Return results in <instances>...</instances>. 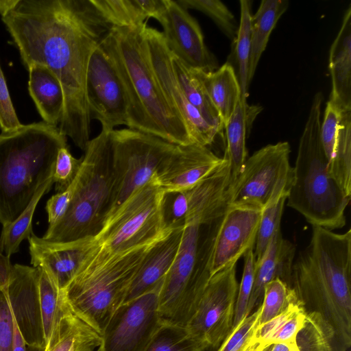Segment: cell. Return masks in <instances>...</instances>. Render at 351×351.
I'll use <instances>...</instances> for the list:
<instances>
[{
  "label": "cell",
  "mask_w": 351,
  "mask_h": 351,
  "mask_svg": "<svg viewBox=\"0 0 351 351\" xmlns=\"http://www.w3.org/2000/svg\"><path fill=\"white\" fill-rule=\"evenodd\" d=\"M1 20L23 65L47 67L64 93L59 130L85 151L91 119L86 80L91 55L112 27L90 0H19Z\"/></svg>",
  "instance_id": "6da1fadb"
},
{
  "label": "cell",
  "mask_w": 351,
  "mask_h": 351,
  "mask_svg": "<svg viewBox=\"0 0 351 351\" xmlns=\"http://www.w3.org/2000/svg\"><path fill=\"white\" fill-rule=\"evenodd\" d=\"M290 287L306 313H319L335 332V351L351 346V230L312 226L308 245L294 259Z\"/></svg>",
  "instance_id": "7a4b0ae2"
},
{
  "label": "cell",
  "mask_w": 351,
  "mask_h": 351,
  "mask_svg": "<svg viewBox=\"0 0 351 351\" xmlns=\"http://www.w3.org/2000/svg\"><path fill=\"white\" fill-rule=\"evenodd\" d=\"M146 26L112 27L101 41L125 90L128 126L177 145L194 143L156 77L145 38Z\"/></svg>",
  "instance_id": "3957f363"
},
{
  "label": "cell",
  "mask_w": 351,
  "mask_h": 351,
  "mask_svg": "<svg viewBox=\"0 0 351 351\" xmlns=\"http://www.w3.org/2000/svg\"><path fill=\"white\" fill-rule=\"evenodd\" d=\"M67 146L58 127L44 121L0 134V223L14 221L39 187L53 178L58 152Z\"/></svg>",
  "instance_id": "277c9868"
},
{
  "label": "cell",
  "mask_w": 351,
  "mask_h": 351,
  "mask_svg": "<svg viewBox=\"0 0 351 351\" xmlns=\"http://www.w3.org/2000/svg\"><path fill=\"white\" fill-rule=\"evenodd\" d=\"M156 241L112 253L101 248L94 238L77 274L62 291L70 310L101 335L114 312L124 302L147 252Z\"/></svg>",
  "instance_id": "5b68a950"
},
{
  "label": "cell",
  "mask_w": 351,
  "mask_h": 351,
  "mask_svg": "<svg viewBox=\"0 0 351 351\" xmlns=\"http://www.w3.org/2000/svg\"><path fill=\"white\" fill-rule=\"evenodd\" d=\"M323 94H315L300 138L293 180L287 206L300 213L312 226L330 230L343 228L348 197L330 176L320 141Z\"/></svg>",
  "instance_id": "8992f818"
},
{
  "label": "cell",
  "mask_w": 351,
  "mask_h": 351,
  "mask_svg": "<svg viewBox=\"0 0 351 351\" xmlns=\"http://www.w3.org/2000/svg\"><path fill=\"white\" fill-rule=\"evenodd\" d=\"M111 132L101 130L88 143L80 171L73 181L69 209L60 221L48 227L44 239L66 243L95 237L101 230L114 198Z\"/></svg>",
  "instance_id": "52a82bcc"
},
{
  "label": "cell",
  "mask_w": 351,
  "mask_h": 351,
  "mask_svg": "<svg viewBox=\"0 0 351 351\" xmlns=\"http://www.w3.org/2000/svg\"><path fill=\"white\" fill-rule=\"evenodd\" d=\"M221 217L210 224L186 219L177 257L158 293L163 324L186 327L211 278L210 256Z\"/></svg>",
  "instance_id": "ba28073f"
},
{
  "label": "cell",
  "mask_w": 351,
  "mask_h": 351,
  "mask_svg": "<svg viewBox=\"0 0 351 351\" xmlns=\"http://www.w3.org/2000/svg\"><path fill=\"white\" fill-rule=\"evenodd\" d=\"M288 142L269 144L247 158L226 191L227 206L263 210L288 196L293 180Z\"/></svg>",
  "instance_id": "9c48e42d"
},
{
  "label": "cell",
  "mask_w": 351,
  "mask_h": 351,
  "mask_svg": "<svg viewBox=\"0 0 351 351\" xmlns=\"http://www.w3.org/2000/svg\"><path fill=\"white\" fill-rule=\"evenodd\" d=\"M111 142L114 188L113 202L107 219L135 191L152 179L178 146L130 128L113 130Z\"/></svg>",
  "instance_id": "30bf717a"
},
{
  "label": "cell",
  "mask_w": 351,
  "mask_h": 351,
  "mask_svg": "<svg viewBox=\"0 0 351 351\" xmlns=\"http://www.w3.org/2000/svg\"><path fill=\"white\" fill-rule=\"evenodd\" d=\"M163 191L153 178L135 191L105 222L95 240L103 249L118 253L159 239L167 230L163 226Z\"/></svg>",
  "instance_id": "8fae6325"
},
{
  "label": "cell",
  "mask_w": 351,
  "mask_h": 351,
  "mask_svg": "<svg viewBox=\"0 0 351 351\" xmlns=\"http://www.w3.org/2000/svg\"><path fill=\"white\" fill-rule=\"evenodd\" d=\"M161 285L117 308L101 335L97 351H145L162 324L158 309Z\"/></svg>",
  "instance_id": "7c38bea8"
},
{
  "label": "cell",
  "mask_w": 351,
  "mask_h": 351,
  "mask_svg": "<svg viewBox=\"0 0 351 351\" xmlns=\"http://www.w3.org/2000/svg\"><path fill=\"white\" fill-rule=\"evenodd\" d=\"M236 273L237 263H233L211 276L186 327L210 348L219 346L232 327L239 289Z\"/></svg>",
  "instance_id": "4fadbf2b"
},
{
  "label": "cell",
  "mask_w": 351,
  "mask_h": 351,
  "mask_svg": "<svg viewBox=\"0 0 351 351\" xmlns=\"http://www.w3.org/2000/svg\"><path fill=\"white\" fill-rule=\"evenodd\" d=\"M86 93L90 119H97L101 130L111 132L120 125L128 126L125 90L118 73L101 42L88 65Z\"/></svg>",
  "instance_id": "5bb4252c"
},
{
  "label": "cell",
  "mask_w": 351,
  "mask_h": 351,
  "mask_svg": "<svg viewBox=\"0 0 351 351\" xmlns=\"http://www.w3.org/2000/svg\"><path fill=\"white\" fill-rule=\"evenodd\" d=\"M145 34L153 69L169 105L184 123L193 142L208 147L221 133L187 100L176 77L172 54L162 32L147 25Z\"/></svg>",
  "instance_id": "9a60e30c"
},
{
  "label": "cell",
  "mask_w": 351,
  "mask_h": 351,
  "mask_svg": "<svg viewBox=\"0 0 351 351\" xmlns=\"http://www.w3.org/2000/svg\"><path fill=\"white\" fill-rule=\"evenodd\" d=\"M170 52L189 67L205 72L219 68L215 56L206 47L197 22L177 1L166 0L157 20Z\"/></svg>",
  "instance_id": "2e32d148"
},
{
  "label": "cell",
  "mask_w": 351,
  "mask_h": 351,
  "mask_svg": "<svg viewBox=\"0 0 351 351\" xmlns=\"http://www.w3.org/2000/svg\"><path fill=\"white\" fill-rule=\"evenodd\" d=\"M263 210L227 206L215 235L210 256L211 276L254 248Z\"/></svg>",
  "instance_id": "e0dca14e"
},
{
  "label": "cell",
  "mask_w": 351,
  "mask_h": 351,
  "mask_svg": "<svg viewBox=\"0 0 351 351\" xmlns=\"http://www.w3.org/2000/svg\"><path fill=\"white\" fill-rule=\"evenodd\" d=\"M38 269L20 264L13 265L8 287L12 311L26 344L44 350V337L39 299Z\"/></svg>",
  "instance_id": "ac0fdd59"
},
{
  "label": "cell",
  "mask_w": 351,
  "mask_h": 351,
  "mask_svg": "<svg viewBox=\"0 0 351 351\" xmlns=\"http://www.w3.org/2000/svg\"><path fill=\"white\" fill-rule=\"evenodd\" d=\"M208 147L192 143L178 145L153 177L164 191H186L217 171L225 162Z\"/></svg>",
  "instance_id": "d6986e66"
},
{
  "label": "cell",
  "mask_w": 351,
  "mask_h": 351,
  "mask_svg": "<svg viewBox=\"0 0 351 351\" xmlns=\"http://www.w3.org/2000/svg\"><path fill=\"white\" fill-rule=\"evenodd\" d=\"M28 241L31 264L46 270L63 291L77 274L93 244L94 237L54 243L33 233Z\"/></svg>",
  "instance_id": "ffe728a7"
},
{
  "label": "cell",
  "mask_w": 351,
  "mask_h": 351,
  "mask_svg": "<svg viewBox=\"0 0 351 351\" xmlns=\"http://www.w3.org/2000/svg\"><path fill=\"white\" fill-rule=\"evenodd\" d=\"M184 226L167 231L147 252L124 300H133L159 287L178 253Z\"/></svg>",
  "instance_id": "44dd1931"
},
{
  "label": "cell",
  "mask_w": 351,
  "mask_h": 351,
  "mask_svg": "<svg viewBox=\"0 0 351 351\" xmlns=\"http://www.w3.org/2000/svg\"><path fill=\"white\" fill-rule=\"evenodd\" d=\"M295 246L282 238L279 228L270 241L261 259L255 263L253 287L247 307L248 316L253 308L263 301L264 289L267 283L278 278L290 287Z\"/></svg>",
  "instance_id": "7402d4cb"
},
{
  "label": "cell",
  "mask_w": 351,
  "mask_h": 351,
  "mask_svg": "<svg viewBox=\"0 0 351 351\" xmlns=\"http://www.w3.org/2000/svg\"><path fill=\"white\" fill-rule=\"evenodd\" d=\"M328 69L332 81L329 100L343 112H351V5L330 47Z\"/></svg>",
  "instance_id": "603a6c76"
},
{
  "label": "cell",
  "mask_w": 351,
  "mask_h": 351,
  "mask_svg": "<svg viewBox=\"0 0 351 351\" xmlns=\"http://www.w3.org/2000/svg\"><path fill=\"white\" fill-rule=\"evenodd\" d=\"M263 109L262 106L250 105L247 100L241 98L224 125L227 143L225 156L229 164L230 185L235 180L247 158L246 140L255 119Z\"/></svg>",
  "instance_id": "cb8c5ba5"
},
{
  "label": "cell",
  "mask_w": 351,
  "mask_h": 351,
  "mask_svg": "<svg viewBox=\"0 0 351 351\" xmlns=\"http://www.w3.org/2000/svg\"><path fill=\"white\" fill-rule=\"evenodd\" d=\"M29 71L28 90L43 121L59 125L64 110V93L60 82L45 66L34 64Z\"/></svg>",
  "instance_id": "d4e9b609"
},
{
  "label": "cell",
  "mask_w": 351,
  "mask_h": 351,
  "mask_svg": "<svg viewBox=\"0 0 351 351\" xmlns=\"http://www.w3.org/2000/svg\"><path fill=\"white\" fill-rule=\"evenodd\" d=\"M105 21L112 27L139 28L149 18L158 20L166 0H90Z\"/></svg>",
  "instance_id": "484cf974"
},
{
  "label": "cell",
  "mask_w": 351,
  "mask_h": 351,
  "mask_svg": "<svg viewBox=\"0 0 351 351\" xmlns=\"http://www.w3.org/2000/svg\"><path fill=\"white\" fill-rule=\"evenodd\" d=\"M101 343V335L66 304L43 351H97Z\"/></svg>",
  "instance_id": "4316f807"
},
{
  "label": "cell",
  "mask_w": 351,
  "mask_h": 351,
  "mask_svg": "<svg viewBox=\"0 0 351 351\" xmlns=\"http://www.w3.org/2000/svg\"><path fill=\"white\" fill-rule=\"evenodd\" d=\"M221 123L226 124L241 99L239 83L232 64L226 62L214 71L194 69Z\"/></svg>",
  "instance_id": "83f0119b"
},
{
  "label": "cell",
  "mask_w": 351,
  "mask_h": 351,
  "mask_svg": "<svg viewBox=\"0 0 351 351\" xmlns=\"http://www.w3.org/2000/svg\"><path fill=\"white\" fill-rule=\"evenodd\" d=\"M287 0H262L251 17V49L247 81L250 84L272 30L289 8Z\"/></svg>",
  "instance_id": "f1b7e54d"
},
{
  "label": "cell",
  "mask_w": 351,
  "mask_h": 351,
  "mask_svg": "<svg viewBox=\"0 0 351 351\" xmlns=\"http://www.w3.org/2000/svg\"><path fill=\"white\" fill-rule=\"evenodd\" d=\"M172 54V53H171ZM176 77L187 100L210 125L222 133L223 125L194 69L172 54Z\"/></svg>",
  "instance_id": "f546056e"
},
{
  "label": "cell",
  "mask_w": 351,
  "mask_h": 351,
  "mask_svg": "<svg viewBox=\"0 0 351 351\" xmlns=\"http://www.w3.org/2000/svg\"><path fill=\"white\" fill-rule=\"evenodd\" d=\"M306 312L298 302L284 313L258 326L254 338L264 345L274 343H295V336L300 329Z\"/></svg>",
  "instance_id": "4dcf8cb0"
},
{
  "label": "cell",
  "mask_w": 351,
  "mask_h": 351,
  "mask_svg": "<svg viewBox=\"0 0 351 351\" xmlns=\"http://www.w3.org/2000/svg\"><path fill=\"white\" fill-rule=\"evenodd\" d=\"M53 184V178L43 184L23 213L12 222L3 225L0 237V250L11 256L19 250V245L33 234L32 219L40 198L50 191Z\"/></svg>",
  "instance_id": "1f68e13d"
},
{
  "label": "cell",
  "mask_w": 351,
  "mask_h": 351,
  "mask_svg": "<svg viewBox=\"0 0 351 351\" xmlns=\"http://www.w3.org/2000/svg\"><path fill=\"white\" fill-rule=\"evenodd\" d=\"M327 169L343 193L351 197V112L343 113L334 154Z\"/></svg>",
  "instance_id": "d6a6232c"
},
{
  "label": "cell",
  "mask_w": 351,
  "mask_h": 351,
  "mask_svg": "<svg viewBox=\"0 0 351 351\" xmlns=\"http://www.w3.org/2000/svg\"><path fill=\"white\" fill-rule=\"evenodd\" d=\"M239 3L240 21L236 38L232 42L234 59L236 64L234 69L240 86L241 98L243 100H247L250 86L247 81V73L251 49L252 1L241 0Z\"/></svg>",
  "instance_id": "836d02e7"
},
{
  "label": "cell",
  "mask_w": 351,
  "mask_h": 351,
  "mask_svg": "<svg viewBox=\"0 0 351 351\" xmlns=\"http://www.w3.org/2000/svg\"><path fill=\"white\" fill-rule=\"evenodd\" d=\"M295 345L298 351H335V332L319 313H307L295 336Z\"/></svg>",
  "instance_id": "e575fe53"
},
{
  "label": "cell",
  "mask_w": 351,
  "mask_h": 351,
  "mask_svg": "<svg viewBox=\"0 0 351 351\" xmlns=\"http://www.w3.org/2000/svg\"><path fill=\"white\" fill-rule=\"evenodd\" d=\"M38 269V288L41 318L45 339L47 342L66 304L62 291L58 287L51 276L44 269Z\"/></svg>",
  "instance_id": "d590c367"
},
{
  "label": "cell",
  "mask_w": 351,
  "mask_h": 351,
  "mask_svg": "<svg viewBox=\"0 0 351 351\" xmlns=\"http://www.w3.org/2000/svg\"><path fill=\"white\" fill-rule=\"evenodd\" d=\"M208 344L191 335L184 326L162 324L145 351H204Z\"/></svg>",
  "instance_id": "8d00e7d4"
},
{
  "label": "cell",
  "mask_w": 351,
  "mask_h": 351,
  "mask_svg": "<svg viewBox=\"0 0 351 351\" xmlns=\"http://www.w3.org/2000/svg\"><path fill=\"white\" fill-rule=\"evenodd\" d=\"M298 302L293 291L287 284L278 278L272 280L264 289L258 326L282 314Z\"/></svg>",
  "instance_id": "74e56055"
},
{
  "label": "cell",
  "mask_w": 351,
  "mask_h": 351,
  "mask_svg": "<svg viewBox=\"0 0 351 351\" xmlns=\"http://www.w3.org/2000/svg\"><path fill=\"white\" fill-rule=\"evenodd\" d=\"M186 10L195 9L209 16L232 42L236 38L239 24L232 12L219 0H176Z\"/></svg>",
  "instance_id": "f35d334b"
},
{
  "label": "cell",
  "mask_w": 351,
  "mask_h": 351,
  "mask_svg": "<svg viewBox=\"0 0 351 351\" xmlns=\"http://www.w3.org/2000/svg\"><path fill=\"white\" fill-rule=\"evenodd\" d=\"M287 198L282 197L263 210L254 249L255 263L261 259L274 234L280 228L282 215Z\"/></svg>",
  "instance_id": "ab89813d"
},
{
  "label": "cell",
  "mask_w": 351,
  "mask_h": 351,
  "mask_svg": "<svg viewBox=\"0 0 351 351\" xmlns=\"http://www.w3.org/2000/svg\"><path fill=\"white\" fill-rule=\"evenodd\" d=\"M261 313V304L230 330L216 351H243L254 337Z\"/></svg>",
  "instance_id": "60d3db41"
},
{
  "label": "cell",
  "mask_w": 351,
  "mask_h": 351,
  "mask_svg": "<svg viewBox=\"0 0 351 351\" xmlns=\"http://www.w3.org/2000/svg\"><path fill=\"white\" fill-rule=\"evenodd\" d=\"M189 208L186 191L163 192L161 214L165 229L184 225Z\"/></svg>",
  "instance_id": "b9f144b4"
},
{
  "label": "cell",
  "mask_w": 351,
  "mask_h": 351,
  "mask_svg": "<svg viewBox=\"0 0 351 351\" xmlns=\"http://www.w3.org/2000/svg\"><path fill=\"white\" fill-rule=\"evenodd\" d=\"M254 248H251L243 255L244 267L243 276L239 285L233 324L234 328L246 315L247 307L253 287L255 272V258Z\"/></svg>",
  "instance_id": "7bdbcfd3"
},
{
  "label": "cell",
  "mask_w": 351,
  "mask_h": 351,
  "mask_svg": "<svg viewBox=\"0 0 351 351\" xmlns=\"http://www.w3.org/2000/svg\"><path fill=\"white\" fill-rule=\"evenodd\" d=\"M82 162V157L78 159L73 156L68 145L59 149L53 175L58 193L65 191L72 184L80 171Z\"/></svg>",
  "instance_id": "ee69618b"
},
{
  "label": "cell",
  "mask_w": 351,
  "mask_h": 351,
  "mask_svg": "<svg viewBox=\"0 0 351 351\" xmlns=\"http://www.w3.org/2000/svg\"><path fill=\"white\" fill-rule=\"evenodd\" d=\"M343 112L331 101L326 103L323 121L320 125V141L326 156L328 163L333 156L338 129L342 119Z\"/></svg>",
  "instance_id": "f6af8a7d"
},
{
  "label": "cell",
  "mask_w": 351,
  "mask_h": 351,
  "mask_svg": "<svg viewBox=\"0 0 351 351\" xmlns=\"http://www.w3.org/2000/svg\"><path fill=\"white\" fill-rule=\"evenodd\" d=\"M23 125L16 113L0 65V128L2 133L19 129Z\"/></svg>",
  "instance_id": "bcb514c9"
},
{
  "label": "cell",
  "mask_w": 351,
  "mask_h": 351,
  "mask_svg": "<svg viewBox=\"0 0 351 351\" xmlns=\"http://www.w3.org/2000/svg\"><path fill=\"white\" fill-rule=\"evenodd\" d=\"M13 322L8 290L0 289V351H12Z\"/></svg>",
  "instance_id": "7dc6e473"
},
{
  "label": "cell",
  "mask_w": 351,
  "mask_h": 351,
  "mask_svg": "<svg viewBox=\"0 0 351 351\" xmlns=\"http://www.w3.org/2000/svg\"><path fill=\"white\" fill-rule=\"evenodd\" d=\"M73 192V182L65 191L57 193L47 201L45 210L48 216V227L54 226L65 215L71 204Z\"/></svg>",
  "instance_id": "c3c4849f"
},
{
  "label": "cell",
  "mask_w": 351,
  "mask_h": 351,
  "mask_svg": "<svg viewBox=\"0 0 351 351\" xmlns=\"http://www.w3.org/2000/svg\"><path fill=\"white\" fill-rule=\"evenodd\" d=\"M13 265L10 256L3 254L0 250V289L7 291L12 273Z\"/></svg>",
  "instance_id": "681fc988"
},
{
  "label": "cell",
  "mask_w": 351,
  "mask_h": 351,
  "mask_svg": "<svg viewBox=\"0 0 351 351\" xmlns=\"http://www.w3.org/2000/svg\"><path fill=\"white\" fill-rule=\"evenodd\" d=\"M12 310V308H11ZM13 322V337L12 351H28L29 346L26 344L25 339L19 330L15 317L12 311Z\"/></svg>",
  "instance_id": "f907efd6"
},
{
  "label": "cell",
  "mask_w": 351,
  "mask_h": 351,
  "mask_svg": "<svg viewBox=\"0 0 351 351\" xmlns=\"http://www.w3.org/2000/svg\"><path fill=\"white\" fill-rule=\"evenodd\" d=\"M295 343H274L265 345L261 351H291Z\"/></svg>",
  "instance_id": "816d5d0a"
},
{
  "label": "cell",
  "mask_w": 351,
  "mask_h": 351,
  "mask_svg": "<svg viewBox=\"0 0 351 351\" xmlns=\"http://www.w3.org/2000/svg\"><path fill=\"white\" fill-rule=\"evenodd\" d=\"M19 0H0V15L3 17L12 11Z\"/></svg>",
  "instance_id": "f5cc1de1"
},
{
  "label": "cell",
  "mask_w": 351,
  "mask_h": 351,
  "mask_svg": "<svg viewBox=\"0 0 351 351\" xmlns=\"http://www.w3.org/2000/svg\"><path fill=\"white\" fill-rule=\"evenodd\" d=\"M265 346V345L256 340L254 337L250 343L243 351H261Z\"/></svg>",
  "instance_id": "db71d44e"
},
{
  "label": "cell",
  "mask_w": 351,
  "mask_h": 351,
  "mask_svg": "<svg viewBox=\"0 0 351 351\" xmlns=\"http://www.w3.org/2000/svg\"><path fill=\"white\" fill-rule=\"evenodd\" d=\"M291 351H298V350L297 349V348L295 347V345L293 347V348L291 349Z\"/></svg>",
  "instance_id": "11a10c76"
}]
</instances>
